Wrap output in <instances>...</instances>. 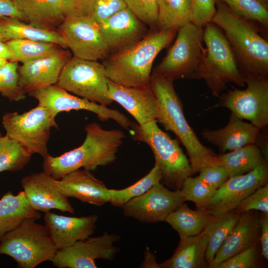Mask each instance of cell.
Masks as SVG:
<instances>
[{
	"label": "cell",
	"mask_w": 268,
	"mask_h": 268,
	"mask_svg": "<svg viewBox=\"0 0 268 268\" xmlns=\"http://www.w3.org/2000/svg\"><path fill=\"white\" fill-rule=\"evenodd\" d=\"M6 42L13 53L14 61L22 64L53 56L63 50L54 43L26 39H12Z\"/></svg>",
	"instance_id": "obj_32"
},
{
	"label": "cell",
	"mask_w": 268,
	"mask_h": 268,
	"mask_svg": "<svg viewBox=\"0 0 268 268\" xmlns=\"http://www.w3.org/2000/svg\"><path fill=\"white\" fill-rule=\"evenodd\" d=\"M110 96L123 107L139 125L156 121L157 104L149 87H127L108 79Z\"/></svg>",
	"instance_id": "obj_21"
},
{
	"label": "cell",
	"mask_w": 268,
	"mask_h": 268,
	"mask_svg": "<svg viewBox=\"0 0 268 268\" xmlns=\"http://www.w3.org/2000/svg\"><path fill=\"white\" fill-rule=\"evenodd\" d=\"M120 236L105 232L97 237H89L71 246L58 250L51 260L58 268H96V259L113 260L120 252L114 245Z\"/></svg>",
	"instance_id": "obj_14"
},
{
	"label": "cell",
	"mask_w": 268,
	"mask_h": 268,
	"mask_svg": "<svg viewBox=\"0 0 268 268\" xmlns=\"http://www.w3.org/2000/svg\"><path fill=\"white\" fill-rule=\"evenodd\" d=\"M203 41L205 54L197 79H203L216 97L228 83L244 86L245 78L222 30L214 23H208L203 28Z\"/></svg>",
	"instance_id": "obj_6"
},
{
	"label": "cell",
	"mask_w": 268,
	"mask_h": 268,
	"mask_svg": "<svg viewBox=\"0 0 268 268\" xmlns=\"http://www.w3.org/2000/svg\"><path fill=\"white\" fill-rule=\"evenodd\" d=\"M40 218V213L31 206L23 191L16 195L8 192L0 200V240L25 221Z\"/></svg>",
	"instance_id": "obj_26"
},
{
	"label": "cell",
	"mask_w": 268,
	"mask_h": 268,
	"mask_svg": "<svg viewBox=\"0 0 268 268\" xmlns=\"http://www.w3.org/2000/svg\"><path fill=\"white\" fill-rule=\"evenodd\" d=\"M127 7L152 30H157L158 0H124Z\"/></svg>",
	"instance_id": "obj_39"
},
{
	"label": "cell",
	"mask_w": 268,
	"mask_h": 268,
	"mask_svg": "<svg viewBox=\"0 0 268 268\" xmlns=\"http://www.w3.org/2000/svg\"><path fill=\"white\" fill-rule=\"evenodd\" d=\"M261 255L268 260V213H264L260 219Z\"/></svg>",
	"instance_id": "obj_47"
},
{
	"label": "cell",
	"mask_w": 268,
	"mask_h": 268,
	"mask_svg": "<svg viewBox=\"0 0 268 268\" xmlns=\"http://www.w3.org/2000/svg\"><path fill=\"white\" fill-rule=\"evenodd\" d=\"M213 217L204 209L193 210L183 203L164 221L178 232L180 239L199 234Z\"/></svg>",
	"instance_id": "obj_29"
},
{
	"label": "cell",
	"mask_w": 268,
	"mask_h": 268,
	"mask_svg": "<svg viewBox=\"0 0 268 268\" xmlns=\"http://www.w3.org/2000/svg\"><path fill=\"white\" fill-rule=\"evenodd\" d=\"M213 217L198 235L180 239L172 256L159 264L162 268H202L208 266L205 252L212 230Z\"/></svg>",
	"instance_id": "obj_25"
},
{
	"label": "cell",
	"mask_w": 268,
	"mask_h": 268,
	"mask_svg": "<svg viewBox=\"0 0 268 268\" xmlns=\"http://www.w3.org/2000/svg\"><path fill=\"white\" fill-rule=\"evenodd\" d=\"M149 87L157 104L156 121L166 130L173 133L184 146L193 174L205 167L221 164L217 155L201 142L189 124L174 81L152 73Z\"/></svg>",
	"instance_id": "obj_1"
},
{
	"label": "cell",
	"mask_w": 268,
	"mask_h": 268,
	"mask_svg": "<svg viewBox=\"0 0 268 268\" xmlns=\"http://www.w3.org/2000/svg\"><path fill=\"white\" fill-rule=\"evenodd\" d=\"M28 219L0 240V254L12 258L18 268H34L51 261L57 249L45 225Z\"/></svg>",
	"instance_id": "obj_7"
},
{
	"label": "cell",
	"mask_w": 268,
	"mask_h": 268,
	"mask_svg": "<svg viewBox=\"0 0 268 268\" xmlns=\"http://www.w3.org/2000/svg\"><path fill=\"white\" fill-rule=\"evenodd\" d=\"M178 29L152 30L132 47L110 54L102 63L108 79L124 86L149 87L153 62L170 44Z\"/></svg>",
	"instance_id": "obj_4"
},
{
	"label": "cell",
	"mask_w": 268,
	"mask_h": 268,
	"mask_svg": "<svg viewBox=\"0 0 268 268\" xmlns=\"http://www.w3.org/2000/svg\"><path fill=\"white\" fill-rule=\"evenodd\" d=\"M3 17L16 18L22 21L26 20L25 16L14 0H0V18Z\"/></svg>",
	"instance_id": "obj_46"
},
{
	"label": "cell",
	"mask_w": 268,
	"mask_h": 268,
	"mask_svg": "<svg viewBox=\"0 0 268 268\" xmlns=\"http://www.w3.org/2000/svg\"><path fill=\"white\" fill-rule=\"evenodd\" d=\"M260 219L250 211L242 212L208 267L215 268L225 260L256 243L260 237Z\"/></svg>",
	"instance_id": "obj_24"
},
{
	"label": "cell",
	"mask_w": 268,
	"mask_h": 268,
	"mask_svg": "<svg viewBox=\"0 0 268 268\" xmlns=\"http://www.w3.org/2000/svg\"><path fill=\"white\" fill-rule=\"evenodd\" d=\"M180 191L185 201L193 202L198 209H204L216 190L202 181L198 176H190L183 182Z\"/></svg>",
	"instance_id": "obj_38"
},
{
	"label": "cell",
	"mask_w": 268,
	"mask_h": 268,
	"mask_svg": "<svg viewBox=\"0 0 268 268\" xmlns=\"http://www.w3.org/2000/svg\"><path fill=\"white\" fill-rule=\"evenodd\" d=\"M180 190L171 191L161 182L121 206L124 214L145 223L164 221L169 214L184 203Z\"/></svg>",
	"instance_id": "obj_15"
},
{
	"label": "cell",
	"mask_w": 268,
	"mask_h": 268,
	"mask_svg": "<svg viewBox=\"0 0 268 268\" xmlns=\"http://www.w3.org/2000/svg\"><path fill=\"white\" fill-rule=\"evenodd\" d=\"M26 20L36 27L55 30L64 21L61 0H14Z\"/></svg>",
	"instance_id": "obj_27"
},
{
	"label": "cell",
	"mask_w": 268,
	"mask_h": 268,
	"mask_svg": "<svg viewBox=\"0 0 268 268\" xmlns=\"http://www.w3.org/2000/svg\"><path fill=\"white\" fill-rule=\"evenodd\" d=\"M86 136L79 147L58 156L49 154L44 159L43 171L56 180L83 168L91 171L113 163L125 138L120 130H105L96 123L85 127Z\"/></svg>",
	"instance_id": "obj_3"
},
{
	"label": "cell",
	"mask_w": 268,
	"mask_h": 268,
	"mask_svg": "<svg viewBox=\"0 0 268 268\" xmlns=\"http://www.w3.org/2000/svg\"><path fill=\"white\" fill-rule=\"evenodd\" d=\"M31 155L17 141L6 134L0 143V172L18 171L29 162Z\"/></svg>",
	"instance_id": "obj_35"
},
{
	"label": "cell",
	"mask_w": 268,
	"mask_h": 268,
	"mask_svg": "<svg viewBox=\"0 0 268 268\" xmlns=\"http://www.w3.org/2000/svg\"><path fill=\"white\" fill-rule=\"evenodd\" d=\"M198 177L215 190L219 188L229 178L227 169L221 164L202 168L199 172Z\"/></svg>",
	"instance_id": "obj_45"
},
{
	"label": "cell",
	"mask_w": 268,
	"mask_h": 268,
	"mask_svg": "<svg viewBox=\"0 0 268 268\" xmlns=\"http://www.w3.org/2000/svg\"><path fill=\"white\" fill-rule=\"evenodd\" d=\"M91 171L80 169L72 171L58 180V183L68 198L100 206L109 202V189Z\"/></svg>",
	"instance_id": "obj_23"
},
{
	"label": "cell",
	"mask_w": 268,
	"mask_h": 268,
	"mask_svg": "<svg viewBox=\"0 0 268 268\" xmlns=\"http://www.w3.org/2000/svg\"><path fill=\"white\" fill-rule=\"evenodd\" d=\"M157 30H166L190 22V0H158Z\"/></svg>",
	"instance_id": "obj_31"
},
{
	"label": "cell",
	"mask_w": 268,
	"mask_h": 268,
	"mask_svg": "<svg viewBox=\"0 0 268 268\" xmlns=\"http://www.w3.org/2000/svg\"><path fill=\"white\" fill-rule=\"evenodd\" d=\"M161 174L159 168L154 165L143 177L134 184L123 189H109V202L114 206L120 207L130 200L138 197L161 182Z\"/></svg>",
	"instance_id": "obj_33"
},
{
	"label": "cell",
	"mask_w": 268,
	"mask_h": 268,
	"mask_svg": "<svg viewBox=\"0 0 268 268\" xmlns=\"http://www.w3.org/2000/svg\"><path fill=\"white\" fill-rule=\"evenodd\" d=\"M258 267L257 243L218 264L215 268Z\"/></svg>",
	"instance_id": "obj_42"
},
{
	"label": "cell",
	"mask_w": 268,
	"mask_h": 268,
	"mask_svg": "<svg viewBox=\"0 0 268 268\" xmlns=\"http://www.w3.org/2000/svg\"><path fill=\"white\" fill-rule=\"evenodd\" d=\"M240 213L231 211L215 217L205 252V260L208 265L236 223Z\"/></svg>",
	"instance_id": "obj_36"
},
{
	"label": "cell",
	"mask_w": 268,
	"mask_h": 268,
	"mask_svg": "<svg viewBox=\"0 0 268 268\" xmlns=\"http://www.w3.org/2000/svg\"><path fill=\"white\" fill-rule=\"evenodd\" d=\"M260 131L251 123L245 122L231 113L225 127L217 130L204 129L201 132V135L223 153L248 144H256Z\"/></svg>",
	"instance_id": "obj_22"
},
{
	"label": "cell",
	"mask_w": 268,
	"mask_h": 268,
	"mask_svg": "<svg viewBox=\"0 0 268 268\" xmlns=\"http://www.w3.org/2000/svg\"><path fill=\"white\" fill-rule=\"evenodd\" d=\"M239 213L259 210L268 213V185L266 183L245 198L235 209Z\"/></svg>",
	"instance_id": "obj_41"
},
{
	"label": "cell",
	"mask_w": 268,
	"mask_h": 268,
	"mask_svg": "<svg viewBox=\"0 0 268 268\" xmlns=\"http://www.w3.org/2000/svg\"><path fill=\"white\" fill-rule=\"evenodd\" d=\"M18 64L9 61L0 68V93L11 101L25 98V92L19 84Z\"/></svg>",
	"instance_id": "obj_37"
},
{
	"label": "cell",
	"mask_w": 268,
	"mask_h": 268,
	"mask_svg": "<svg viewBox=\"0 0 268 268\" xmlns=\"http://www.w3.org/2000/svg\"><path fill=\"white\" fill-rule=\"evenodd\" d=\"M44 219L54 244L60 250L90 237L95 232L98 216L94 214L79 217L67 216L49 211L45 213Z\"/></svg>",
	"instance_id": "obj_19"
},
{
	"label": "cell",
	"mask_w": 268,
	"mask_h": 268,
	"mask_svg": "<svg viewBox=\"0 0 268 268\" xmlns=\"http://www.w3.org/2000/svg\"><path fill=\"white\" fill-rule=\"evenodd\" d=\"M132 138L147 144L161 174V181L169 188L180 190L184 180L193 174L190 161L178 141L163 131L156 121L142 125L132 122L129 129Z\"/></svg>",
	"instance_id": "obj_5"
},
{
	"label": "cell",
	"mask_w": 268,
	"mask_h": 268,
	"mask_svg": "<svg viewBox=\"0 0 268 268\" xmlns=\"http://www.w3.org/2000/svg\"><path fill=\"white\" fill-rule=\"evenodd\" d=\"M5 32V41L12 39H26L52 43L66 48V41L59 31L41 28L19 19L3 17L0 18Z\"/></svg>",
	"instance_id": "obj_28"
},
{
	"label": "cell",
	"mask_w": 268,
	"mask_h": 268,
	"mask_svg": "<svg viewBox=\"0 0 268 268\" xmlns=\"http://www.w3.org/2000/svg\"><path fill=\"white\" fill-rule=\"evenodd\" d=\"M58 180L44 171L24 177L21 181L25 197L36 210L46 212L56 209L74 212L68 197L63 192Z\"/></svg>",
	"instance_id": "obj_17"
},
{
	"label": "cell",
	"mask_w": 268,
	"mask_h": 268,
	"mask_svg": "<svg viewBox=\"0 0 268 268\" xmlns=\"http://www.w3.org/2000/svg\"><path fill=\"white\" fill-rule=\"evenodd\" d=\"M0 40L5 41V32L2 23L0 20Z\"/></svg>",
	"instance_id": "obj_50"
},
{
	"label": "cell",
	"mask_w": 268,
	"mask_h": 268,
	"mask_svg": "<svg viewBox=\"0 0 268 268\" xmlns=\"http://www.w3.org/2000/svg\"><path fill=\"white\" fill-rule=\"evenodd\" d=\"M239 16L255 24L261 32L268 29V6L261 0H220Z\"/></svg>",
	"instance_id": "obj_34"
},
{
	"label": "cell",
	"mask_w": 268,
	"mask_h": 268,
	"mask_svg": "<svg viewBox=\"0 0 268 268\" xmlns=\"http://www.w3.org/2000/svg\"><path fill=\"white\" fill-rule=\"evenodd\" d=\"M211 22L223 31L244 78H268V41L254 23L236 15L220 0Z\"/></svg>",
	"instance_id": "obj_2"
},
{
	"label": "cell",
	"mask_w": 268,
	"mask_h": 268,
	"mask_svg": "<svg viewBox=\"0 0 268 268\" xmlns=\"http://www.w3.org/2000/svg\"><path fill=\"white\" fill-rule=\"evenodd\" d=\"M176 39L152 73L172 81L197 79L205 54L203 28L189 22L180 27Z\"/></svg>",
	"instance_id": "obj_8"
},
{
	"label": "cell",
	"mask_w": 268,
	"mask_h": 268,
	"mask_svg": "<svg viewBox=\"0 0 268 268\" xmlns=\"http://www.w3.org/2000/svg\"><path fill=\"white\" fill-rule=\"evenodd\" d=\"M126 7L124 0H94L91 18L99 24Z\"/></svg>",
	"instance_id": "obj_43"
},
{
	"label": "cell",
	"mask_w": 268,
	"mask_h": 268,
	"mask_svg": "<svg viewBox=\"0 0 268 268\" xmlns=\"http://www.w3.org/2000/svg\"><path fill=\"white\" fill-rule=\"evenodd\" d=\"M2 137V135H1V133H0V141H1V140Z\"/></svg>",
	"instance_id": "obj_53"
},
{
	"label": "cell",
	"mask_w": 268,
	"mask_h": 268,
	"mask_svg": "<svg viewBox=\"0 0 268 268\" xmlns=\"http://www.w3.org/2000/svg\"><path fill=\"white\" fill-rule=\"evenodd\" d=\"M268 178L267 163L246 174L229 177L216 190L204 209L214 217L233 211L245 198L267 183Z\"/></svg>",
	"instance_id": "obj_16"
},
{
	"label": "cell",
	"mask_w": 268,
	"mask_h": 268,
	"mask_svg": "<svg viewBox=\"0 0 268 268\" xmlns=\"http://www.w3.org/2000/svg\"><path fill=\"white\" fill-rule=\"evenodd\" d=\"M144 261L142 264L143 267L159 268V264L156 261L154 255L149 250L145 252Z\"/></svg>",
	"instance_id": "obj_49"
},
{
	"label": "cell",
	"mask_w": 268,
	"mask_h": 268,
	"mask_svg": "<svg viewBox=\"0 0 268 268\" xmlns=\"http://www.w3.org/2000/svg\"><path fill=\"white\" fill-rule=\"evenodd\" d=\"M217 0H190V22L201 28L211 20L216 12Z\"/></svg>",
	"instance_id": "obj_40"
},
{
	"label": "cell",
	"mask_w": 268,
	"mask_h": 268,
	"mask_svg": "<svg viewBox=\"0 0 268 268\" xmlns=\"http://www.w3.org/2000/svg\"><path fill=\"white\" fill-rule=\"evenodd\" d=\"M59 31L73 57L98 61L110 54L99 24L90 17H65Z\"/></svg>",
	"instance_id": "obj_12"
},
{
	"label": "cell",
	"mask_w": 268,
	"mask_h": 268,
	"mask_svg": "<svg viewBox=\"0 0 268 268\" xmlns=\"http://www.w3.org/2000/svg\"><path fill=\"white\" fill-rule=\"evenodd\" d=\"M56 85L104 106L113 102L109 93L104 66L97 61L71 57L64 67Z\"/></svg>",
	"instance_id": "obj_10"
},
{
	"label": "cell",
	"mask_w": 268,
	"mask_h": 268,
	"mask_svg": "<svg viewBox=\"0 0 268 268\" xmlns=\"http://www.w3.org/2000/svg\"><path fill=\"white\" fill-rule=\"evenodd\" d=\"M220 163L227 169L229 177L248 173L267 163L260 148L256 144L217 155Z\"/></svg>",
	"instance_id": "obj_30"
},
{
	"label": "cell",
	"mask_w": 268,
	"mask_h": 268,
	"mask_svg": "<svg viewBox=\"0 0 268 268\" xmlns=\"http://www.w3.org/2000/svg\"><path fill=\"white\" fill-rule=\"evenodd\" d=\"M98 24L110 54L132 47L148 33L146 25L127 7Z\"/></svg>",
	"instance_id": "obj_18"
},
{
	"label": "cell",
	"mask_w": 268,
	"mask_h": 268,
	"mask_svg": "<svg viewBox=\"0 0 268 268\" xmlns=\"http://www.w3.org/2000/svg\"><path fill=\"white\" fill-rule=\"evenodd\" d=\"M68 51L24 63L18 68L19 84L25 93L56 84L61 72L70 59Z\"/></svg>",
	"instance_id": "obj_20"
},
{
	"label": "cell",
	"mask_w": 268,
	"mask_h": 268,
	"mask_svg": "<svg viewBox=\"0 0 268 268\" xmlns=\"http://www.w3.org/2000/svg\"><path fill=\"white\" fill-rule=\"evenodd\" d=\"M28 94L38 101V105L47 108L55 117L61 112L85 110L94 113L102 121L112 119L125 129L129 130L132 124L118 110L70 94L56 84L32 91Z\"/></svg>",
	"instance_id": "obj_13"
},
{
	"label": "cell",
	"mask_w": 268,
	"mask_h": 268,
	"mask_svg": "<svg viewBox=\"0 0 268 268\" xmlns=\"http://www.w3.org/2000/svg\"><path fill=\"white\" fill-rule=\"evenodd\" d=\"M8 61L3 58L0 57V68L3 66Z\"/></svg>",
	"instance_id": "obj_51"
},
{
	"label": "cell",
	"mask_w": 268,
	"mask_h": 268,
	"mask_svg": "<svg viewBox=\"0 0 268 268\" xmlns=\"http://www.w3.org/2000/svg\"><path fill=\"white\" fill-rule=\"evenodd\" d=\"M55 118L47 108L38 105L22 114L5 113L2 125L5 134L18 142L30 154H38L44 158L49 155L47 144L51 129H58Z\"/></svg>",
	"instance_id": "obj_9"
},
{
	"label": "cell",
	"mask_w": 268,
	"mask_h": 268,
	"mask_svg": "<svg viewBox=\"0 0 268 268\" xmlns=\"http://www.w3.org/2000/svg\"><path fill=\"white\" fill-rule=\"evenodd\" d=\"M65 17H90L94 0H61Z\"/></svg>",
	"instance_id": "obj_44"
},
{
	"label": "cell",
	"mask_w": 268,
	"mask_h": 268,
	"mask_svg": "<svg viewBox=\"0 0 268 268\" xmlns=\"http://www.w3.org/2000/svg\"><path fill=\"white\" fill-rule=\"evenodd\" d=\"M245 81V89L234 88L220 94L217 103L209 109L227 108L261 130L268 125V78L247 77Z\"/></svg>",
	"instance_id": "obj_11"
},
{
	"label": "cell",
	"mask_w": 268,
	"mask_h": 268,
	"mask_svg": "<svg viewBox=\"0 0 268 268\" xmlns=\"http://www.w3.org/2000/svg\"><path fill=\"white\" fill-rule=\"evenodd\" d=\"M0 57L8 61H14L13 53L6 42L0 40Z\"/></svg>",
	"instance_id": "obj_48"
},
{
	"label": "cell",
	"mask_w": 268,
	"mask_h": 268,
	"mask_svg": "<svg viewBox=\"0 0 268 268\" xmlns=\"http://www.w3.org/2000/svg\"><path fill=\"white\" fill-rule=\"evenodd\" d=\"M267 6H268V0H261Z\"/></svg>",
	"instance_id": "obj_52"
}]
</instances>
